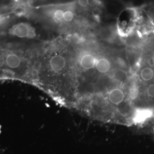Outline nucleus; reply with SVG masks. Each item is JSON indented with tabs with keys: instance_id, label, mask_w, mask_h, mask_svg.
<instances>
[{
	"instance_id": "obj_1",
	"label": "nucleus",
	"mask_w": 154,
	"mask_h": 154,
	"mask_svg": "<svg viewBox=\"0 0 154 154\" xmlns=\"http://www.w3.org/2000/svg\"><path fill=\"white\" fill-rule=\"evenodd\" d=\"M11 33L18 37H32L34 35L33 28L26 23H20L14 25L11 30Z\"/></svg>"
},
{
	"instance_id": "obj_2",
	"label": "nucleus",
	"mask_w": 154,
	"mask_h": 154,
	"mask_svg": "<svg viewBox=\"0 0 154 154\" xmlns=\"http://www.w3.org/2000/svg\"><path fill=\"white\" fill-rule=\"evenodd\" d=\"M49 64L51 69L54 72H61L66 66V60L62 55H54L51 58Z\"/></svg>"
},
{
	"instance_id": "obj_3",
	"label": "nucleus",
	"mask_w": 154,
	"mask_h": 154,
	"mask_svg": "<svg viewBox=\"0 0 154 154\" xmlns=\"http://www.w3.org/2000/svg\"><path fill=\"white\" fill-rule=\"evenodd\" d=\"M125 99L124 91L119 88H113L109 92L108 99L110 103L115 105H119Z\"/></svg>"
},
{
	"instance_id": "obj_4",
	"label": "nucleus",
	"mask_w": 154,
	"mask_h": 154,
	"mask_svg": "<svg viewBox=\"0 0 154 154\" xmlns=\"http://www.w3.org/2000/svg\"><path fill=\"white\" fill-rule=\"evenodd\" d=\"M152 116V110L146 109H141L137 110L133 117L134 121L135 123H142L146 121Z\"/></svg>"
},
{
	"instance_id": "obj_5",
	"label": "nucleus",
	"mask_w": 154,
	"mask_h": 154,
	"mask_svg": "<svg viewBox=\"0 0 154 154\" xmlns=\"http://www.w3.org/2000/svg\"><path fill=\"white\" fill-rule=\"evenodd\" d=\"M96 59L90 54L83 55L80 60V65L84 69L89 70L93 69L96 64Z\"/></svg>"
},
{
	"instance_id": "obj_6",
	"label": "nucleus",
	"mask_w": 154,
	"mask_h": 154,
	"mask_svg": "<svg viewBox=\"0 0 154 154\" xmlns=\"http://www.w3.org/2000/svg\"><path fill=\"white\" fill-rule=\"evenodd\" d=\"M21 58L16 54H9L6 57L5 62L6 65L11 69H17L21 64Z\"/></svg>"
},
{
	"instance_id": "obj_7",
	"label": "nucleus",
	"mask_w": 154,
	"mask_h": 154,
	"mask_svg": "<svg viewBox=\"0 0 154 154\" xmlns=\"http://www.w3.org/2000/svg\"><path fill=\"white\" fill-rule=\"evenodd\" d=\"M95 67L99 72L105 74L109 72L111 65L110 62L108 60L104 58H102L96 62Z\"/></svg>"
},
{
	"instance_id": "obj_8",
	"label": "nucleus",
	"mask_w": 154,
	"mask_h": 154,
	"mask_svg": "<svg viewBox=\"0 0 154 154\" xmlns=\"http://www.w3.org/2000/svg\"><path fill=\"white\" fill-rule=\"evenodd\" d=\"M140 77L144 82H149L154 78V70L151 67H145L140 72Z\"/></svg>"
},
{
	"instance_id": "obj_9",
	"label": "nucleus",
	"mask_w": 154,
	"mask_h": 154,
	"mask_svg": "<svg viewBox=\"0 0 154 154\" xmlns=\"http://www.w3.org/2000/svg\"><path fill=\"white\" fill-rule=\"evenodd\" d=\"M114 79L118 82H123L125 81L127 78V73L126 72L121 70V69H116V70L114 74Z\"/></svg>"
},
{
	"instance_id": "obj_10",
	"label": "nucleus",
	"mask_w": 154,
	"mask_h": 154,
	"mask_svg": "<svg viewBox=\"0 0 154 154\" xmlns=\"http://www.w3.org/2000/svg\"><path fill=\"white\" fill-rule=\"evenodd\" d=\"M146 93L149 98H154V83H150L147 86Z\"/></svg>"
},
{
	"instance_id": "obj_11",
	"label": "nucleus",
	"mask_w": 154,
	"mask_h": 154,
	"mask_svg": "<svg viewBox=\"0 0 154 154\" xmlns=\"http://www.w3.org/2000/svg\"><path fill=\"white\" fill-rule=\"evenodd\" d=\"M74 18V13L72 11H67L64 12L63 15V20L67 22H70L73 20Z\"/></svg>"
},
{
	"instance_id": "obj_12",
	"label": "nucleus",
	"mask_w": 154,
	"mask_h": 154,
	"mask_svg": "<svg viewBox=\"0 0 154 154\" xmlns=\"http://www.w3.org/2000/svg\"><path fill=\"white\" fill-rule=\"evenodd\" d=\"M63 15H64V11L61 9L57 10L54 13V17L55 20L58 21H61L63 19Z\"/></svg>"
},
{
	"instance_id": "obj_13",
	"label": "nucleus",
	"mask_w": 154,
	"mask_h": 154,
	"mask_svg": "<svg viewBox=\"0 0 154 154\" xmlns=\"http://www.w3.org/2000/svg\"><path fill=\"white\" fill-rule=\"evenodd\" d=\"M147 16L149 18L154 22V6H151L147 11Z\"/></svg>"
},
{
	"instance_id": "obj_14",
	"label": "nucleus",
	"mask_w": 154,
	"mask_h": 154,
	"mask_svg": "<svg viewBox=\"0 0 154 154\" xmlns=\"http://www.w3.org/2000/svg\"><path fill=\"white\" fill-rule=\"evenodd\" d=\"M78 4L82 7H86L88 5V0H78Z\"/></svg>"
},
{
	"instance_id": "obj_15",
	"label": "nucleus",
	"mask_w": 154,
	"mask_h": 154,
	"mask_svg": "<svg viewBox=\"0 0 154 154\" xmlns=\"http://www.w3.org/2000/svg\"><path fill=\"white\" fill-rule=\"evenodd\" d=\"M152 58L154 60V54H153V55H152Z\"/></svg>"
},
{
	"instance_id": "obj_16",
	"label": "nucleus",
	"mask_w": 154,
	"mask_h": 154,
	"mask_svg": "<svg viewBox=\"0 0 154 154\" xmlns=\"http://www.w3.org/2000/svg\"><path fill=\"white\" fill-rule=\"evenodd\" d=\"M1 60H0V66H1Z\"/></svg>"
}]
</instances>
